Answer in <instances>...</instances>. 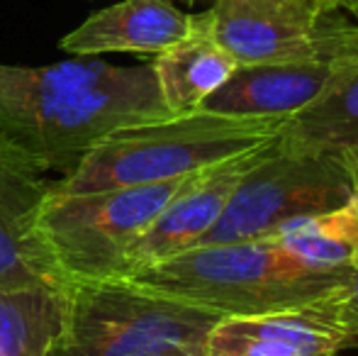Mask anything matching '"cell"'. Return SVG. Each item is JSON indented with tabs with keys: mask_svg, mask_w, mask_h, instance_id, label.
<instances>
[{
	"mask_svg": "<svg viewBox=\"0 0 358 356\" xmlns=\"http://www.w3.org/2000/svg\"><path fill=\"white\" fill-rule=\"evenodd\" d=\"M271 239L315 271H358V195L324 215L300 220Z\"/></svg>",
	"mask_w": 358,
	"mask_h": 356,
	"instance_id": "15",
	"label": "cell"
},
{
	"mask_svg": "<svg viewBox=\"0 0 358 356\" xmlns=\"http://www.w3.org/2000/svg\"><path fill=\"white\" fill-rule=\"evenodd\" d=\"M349 276L305 266L266 237L193 247L127 280L227 320L312 308Z\"/></svg>",
	"mask_w": 358,
	"mask_h": 356,
	"instance_id": "2",
	"label": "cell"
},
{
	"mask_svg": "<svg viewBox=\"0 0 358 356\" xmlns=\"http://www.w3.org/2000/svg\"><path fill=\"white\" fill-rule=\"evenodd\" d=\"M149 64L161 98L173 115L198 110L239 69L231 54L215 39L208 13L193 15L188 34Z\"/></svg>",
	"mask_w": 358,
	"mask_h": 356,
	"instance_id": "13",
	"label": "cell"
},
{
	"mask_svg": "<svg viewBox=\"0 0 358 356\" xmlns=\"http://www.w3.org/2000/svg\"><path fill=\"white\" fill-rule=\"evenodd\" d=\"M320 8H324L327 13H339V10H346V3L349 0H315Z\"/></svg>",
	"mask_w": 358,
	"mask_h": 356,
	"instance_id": "18",
	"label": "cell"
},
{
	"mask_svg": "<svg viewBox=\"0 0 358 356\" xmlns=\"http://www.w3.org/2000/svg\"><path fill=\"white\" fill-rule=\"evenodd\" d=\"M320 308L334 315L339 322H344L358 337V271L351 273L329 298L320 300Z\"/></svg>",
	"mask_w": 358,
	"mask_h": 356,
	"instance_id": "17",
	"label": "cell"
},
{
	"mask_svg": "<svg viewBox=\"0 0 358 356\" xmlns=\"http://www.w3.org/2000/svg\"><path fill=\"white\" fill-rule=\"evenodd\" d=\"M217 322L127 278L73 280L49 356H205Z\"/></svg>",
	"mask_w": 358,
	"mask_h": 356,
	"instance_id": "4",
	"label": "cell"
},
{
	"mask_svg": "<svg viewBox=\"0 0 358 356\" xmlns=\"http://www.w3.org/2000/svg\"><path fill=\"white\" fill-rule=\"evenodd\" d=\"M69 285L0 290V356H49L66 318Z\"/></svg>",
	"mask_w": 358,
	"mask_h": 356,
	"instance_id": "16",
	"label": "cell"
},
{
	"mask_svg": "<svg viewBox=\"0 0 358 356\" xmlns=\"http://www.w3.org/2000/svg\"><path fill=\"white\" fill-rule=\"evenodd\" d=\"M188 3H193V0H188Z\"/></svg>",
	"mask_w": 358,
	"mask_h": 356,
	"instance_id": "20",
	"label": "cell"
},
{
	"mask_svg": "<svg viewBox=\"0 0 358 356\" xmlns=\"http://www.w3.org/2000/svg\"><path fill=\"white\" fill-rule=\"evenodd\" d=\"M280 127L283 120L208 110L132 124L95 144L71 173L54 180V190L78 195L193 176L273 142Z\"/></svg>",
	"mask_w": 358,
	"mask_h": 356,
	"instance_id": "3",
	"label": "cell"
},
{
	"mask_svg": "<svg viewBox=\"0 0 358 356\" xmlns=\"http://www.w3.org/2000/svg\"><path fill=\"white\" fill-rule=\"evenodd\" d=\"M203 173L78 195L52 188L39 218L49 257L69 283L115 278L139 234Z\"/></svg>",
	"mask_w": 358,
	"mask_h": 356,
	"instance_id": "6",
	"label": "cell"
},
{
	"mask_svg": "<svg viewBox=\"0 0 358 356\" xmlns=\"http://www.w3.org/2000/svg\"><path fill=\"white\" fill-rule=\"evenodd\" d=\"M346 10H349L351 17H354L358 24V0H349V3H346Z\"/></svg>",
	"mask_w": 358,
	"mask_h": 356,
	"instance_id": "19",
	"label": "cell"
},
{
	"mask_svg": "<svg viewBox=\"0 0 358 356\" xmlns=\"http://www.w3.org/2000/svg\"><path fill=\"white\" fill-rule=\"evenodd\" d=\"M358 54V24L334 49L305 62L239 66L198 110L241 118L287 120L312 103Z\"/></svg>",
	"mask_w": 358,
	"mask_h": 356,
	"instance_id": "9",
	"label": "cell"
},
{
	"mask_svg": "<svg viewBox=\"0 0 358 356\" xmlns=\"http://www.w3.org/2000/svg\"><path fill=\"white\" fill-rule=\"evenodd\" d=\"M278 137L295 147L358 149V54L307 108L283 120Z\"/></svg>",
	"mask_w": 358,
	"mask_h": 356,
	"instance_id": "14",
	"label": "cell"
},
{
	"mask_svg": "<svg viewBox=\"0 0 358 356\" xmlns=\"http://www.w3.org/2000/svg\"><path fill=\"white\" fill-rule=\"evenodd\" d=\"M169 115L149 62L115 66L80 57L47 66L0 64V137L47 173L66 176L108 134Z\"/></svg>",
	"mask_w": 358,
	"mask_h": 356,
	"instance_id": "1",
	"label": "cell"
},
{
	"mask_svg": "<svg viewBox=\"0 0 358 356\" xmlns=\"http://www.w3.org/2000/svg\"><path fill=\"white\" fill-rule=\"evenodd\" d=\"M264 149L266 144L208 169L178 198L171 200L164 213L129 247L115 278H129V276L154 266V264L198 247L205 234L213 229V225L220 220V215L224 213L227 203H229L236 185L241 183V178L261 162Z\"/></svg>",
	"mask_w": 358,
	"mask_h": 356,
	"instance_id": "10",
	"label": "cell"
},
{
	"mask_svg": "<svg viewBox=\"0 0 358 356\" xmlns=\"http://www.w3.org/2000/svg\"><path fill=\"white\" fill-rule=\"evenodd\" d=\"M346 332L312 308L227 318L213 327L205 356H339Z\"/></svg>",
	"mask_w": 358,
	"mask_h": 356,
	"instance_id": "12",
	"label": "cell"
},
{
	"mask_svg": "<svg viewBox=\"0 0 358 356\" xmlns=\"http://www.w3.org/2000/svg\"><path fill=\"white\" fill-rule=\"evenodd\" d=\"M210 29L239 66L305 62L334 49L354 22L315 0H215Z\"/></svg>",
	"mask_w": 358,
	"mask_h": 356,
	"instance_id": "7",
	"label": "cell"
},
{
	"mask_svg": "<svg viewBox=\"0 0 358 356\" xmlns=\"http://www.w3.org/2000/svg\"><path fill=\"white\" fill-rule=\"evenodd\" d=\"M54 180L47 171L0 137V290L66 288L39 232V218Z\"/></svg>",
	"mask_w": 358,
	"mask_h": 356,
	"instance_id": "8",
	"label": "cell"
},
{
	"mask_svg": "<svg viewBox=\"0 0 358 356\" xmlns=\"http://www.w3.org/2000/svg\"><path fill=\"white\" fill-rule=\"evenodd\" d=\"M358 195V149H310L275 137L241 178L203 244L273 237Z\"/></svg>",
	"mask_w": 358,
	"mask_h": 356,
	"instance_id": "5",
	"label": "cell"
},
{
	"mask_svg": "<svg viewBox=\"0 0 358 356\" xmlns=\"http://www.w3.org/2000/svg\"><path fill=\"white\" fill-rule=\"evenodd\" d=\"M193 15L169 0H122L90 15L85 22L59 39L73 57L100 54H149L159 57L188 34Z\"/></svg>",
	"mask_w": 358,
	"mask_h": 356,
	"instance_id": "11",
	"label": "cell"
}]
</instances>
